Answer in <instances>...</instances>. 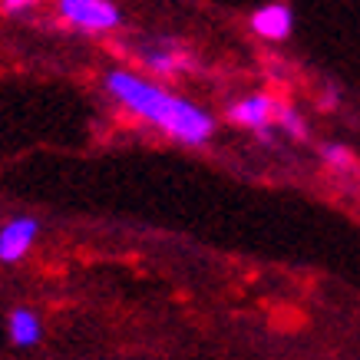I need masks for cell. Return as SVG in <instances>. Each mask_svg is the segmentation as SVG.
Wrapping results in <instances>:
<instances>
[{
    "label": "cell",
    "mask_w": 360,
    "mask_h": 360,
    "mask_svg": "<svg viewBox=\"0 0 360 360\" xmlns=\"http://www.w3.org/2000/svg\"><path fill=\"white\" fill-rule=\"evenodd\" d=\"M274 116H278V103H274L271 96H262V93L241 96L229 106V120L245 126V129H251L262 142H274V132H271Z\"/></svg>",
    "instance_id": "3957f363"
},
{
    "label": "cell",
    "mask_w": 360,
    "mask_h": 360,
    "mask_svg": "<svg viewBox=\"0 0 360 360\" xmlns=\"http://www.w3.org/2000/svg\"><path fill=\"white\" fill-rule=\"evenodd\" d=\"M142 63L155 70V73H179L182 70V53L169 50V46H155V50H142Z\"/></svg>",
    "instance_id": "52a82bcc"
},
{
    "label": "cell",
    "mask_w": 360,
    "mask_h": 360,
    "mask_svg": "<svg viewBox=\"0 0 360 360\" xmlns=\"http://www.w3.org/2000/svg\"><path fill=\"white\" fill-rule=\"evenodd\" d=\"M321 159H324L330 169H344V165L354 162V155H350L347 149L340 146V142H330V146H324V149H321Z\"/></svg>",
    "instance_id": "9c48e42d"
},
{
    "label": "cell",
    "mask_w": 360,
    "mask_h": 360,
    "mask_svg": "<svg viewBox=\"0 0 360 360\" xmlns=\"http://www.w3.org/2000/svg\"><path fill=\"white\" fill-rule=\"evenodd\" d=\"M103 86L126 112L146 120L149 126H155L159 132H165L169 139L182 142V146H205L215 136V120L202 106H195L186 96H175V93H169L153 79L139 77V73L110 70Z\"/></svg>",
    "instance_id": "6da1fadb"
},
{
    "label": "cell",
    "mask_w": 360,
    "mask_h": 360,
    "mask_svg": "<svg viewBox=\"0 0 360 360\" xmlns=\"http://www.w3.org/2000/svg\"><path fill=\"white\" fill-rule=\"evenodd\" d=\"M7 13H20V11H33V4H4Z\"/></svg>",
    "instance_id": "30bf717a"
},
{
    "label": "cell",
    "mask_w": 360,
    "mask_h": 360,
    "mask_svg": "<svg viewBox=\"0 0 360 360\" xmlns=\"http://www.w3.org/2000/svg\"><path fill=\"white\" fill-rule=\"evenodd\" d=\"M37 238H40V221L33 219V215H13V219H7L0 225V262L4 264L23 262Z\"/></svg>",
    "instance_id": "277c9868"
},
{
    "label": "cell",
    "mask_w": 360,
    "mask_h": 360,
    "mask_svg": "<svg viewBox=\"0 0 360 360\" xmlns=\"http://www.w3.org/2000/svg\"><path fill=\"white\" fill-rule=\"evenodd\" d=\"M251 30L262 40H288L295 30V11L284 4H268L251 13Z\"/></svg>",
    "instance_id": "5b68a950"
},
{
    "label": "cell",
    "mask_w": 360,
    "mask_h": 360,
    "mask_svg": "<svg viewBox=\"0 0 360 360\" xmlns=\"http://www.w3.org/2000/svg\"><path fill=\"white\" fill-rule=\"evenodd\" d=\"M60 17L89 33H106L122 27V11L110 0H63L60 4Z\"/></svg>",
    "instance_id": "7a4b0ae2"
},
{
    "label": "cell",
    "mask_w": 360,
    "mask_h": 360,
    "mask_svg": "<svg viewBox=\"0 0 360 360\" xmlns=\"http://www.w3.org/2000/svg\"><path fill=\"white\" fill-rule=\"evenodd\" d=\"M274 122H281L284 129L291 132L297 142L307 139V126H304V120H301L295 110H288V106H278V116H274Z\"/></svg>",
    "instance_id": "ba28073f"
},
{
    "label": "cell",
    "mask_w": 360,
    "mask_h": 360,
    "mask_svg": "<svg viewBox=\"0 0 360 360\" xmlns=\"http://www.w3.org/2000/svg\"><path fill=\"white\" fill-rule=\"evenodd\" d=\"M7 330H11L13 347H33L44 338V321L30 307H13L11 317H7Z\"/></svg>",
    "instance_id": "8992f818"
}]
</instances>
